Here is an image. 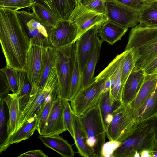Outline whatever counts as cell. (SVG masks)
Returning a JSON list of instances; mask_svg holds the SVG:
<instances>
[{"mask_svg":"<svg viewBox=\"0 0 157 157\" xmlns=\"http://www.w3.org/2000/svg\"><path fill=\"white\" fill-rule=\"evenodd\" d=\"M136 122H140L157 117V85L154 91L138 108L133 110Z\"/></svg>","mask_w":157,"mask_h":157,"instance_id":"obj_22","label":"cell"},{"mask_svg":"<svg viewBox=\"0 0 157 157\" xmlns=\"http://www.w3.org/2000/svg\"><path fill=\"white\" fill-rule=\"evenodd\" d=\"M0 96L5 97L10 91L9 86L5 74L2 71L0 72Z\"/></svg>","mask_w":157,"mask_h":157,"instance_id":"obj_44","label":"cell"},{"mask_svg":"<svg viewBox=\"0 0 157 157\" xmlns=\"http://www.w3.org/2000/svg\"><path fill=\"white\" fill-rule=\"evenodd\" d=\"M125 52L124 51L117 55L108 66L95 77L98 78L108 79L111 84V95L115 98L121 100L122 89L121 72Z\"/></svg>","mask_w":157,"mask_h":157,"instance_id":"obj_12","label":"cell"},{"mask_svg":"<svg viewBox=\"0 0 157 157\" xmlns=\"http://www.w3.org/2000/svg\"><path fill=\"white\" fill-rule=\"evenodd\" d=\"M35 3L33 0H0V7L16 11L23 8H30Z\"/></svg>","mask_w":157,"mask_h":157,"instance_id":"obj_37","label":"cell"},{"mask_svg":"<svg viewBox=\"0 0 157 157\" xmlns=\"http://www.w3.org/2000/svg\"><path fill=\"white\" fill-rule=\"evenodd\" d=\"M52 3L59 20H68L76 6L75 0H52Z\"/></svg>","mask_w":157,"mask_h":157,"instance_id":"obj_33","label":"cell"},{"mask_svg":"<svg viewBox=\"0 0 157 157\" xmlns=\"http://www.w3.org/2000/svg\"><path fill=\"white\" fill-rule=\"evenodd\" d=\"M15 12L22 27L30 38L40 37L48 40L47 29L40 22L33 12L24 10Z\"/></svg>","mask_w":157,"mask_h":157,"instance_id":"obj_17","label":"cell"},{"mask_svg":"<svg viewBox=\"0 0 157 157\" xmlns=\"http://www.w3.org/2000/svg\"><path fill=\"white\" fill-rule=\"evenodd\" d=\"M82 0H75L76 5H78L82 3Z\"/></svg>","mask_w":157,"mask_h":157,"instance_id":"obj_51","label":"cell"},{"mask_svg":"<svg viewBox=\"0 0 157 157\" xmlns=\"http://www.w3.org/2000/svg\"><path fill=\"white\" fill-rule=\"evenodd\" d=\"M5 75L10 91L13 95L17 94L19 91V77L18 71L6 65L0 69Z\"/></svg>","mask_w":157,"mask_h":157,"instance_id":"obj_36","label":"cell"},{"mask_svg":"<svg viewBox=\"0 0 157 157\" xmlns=\"http://www.w3.org/2000/svg\"><path fill=\"white\" fill-rule=\"evenodd\" d=\"M46 40L40 37L30 38V44L27 53L25 71L32 86L30 99L35 96L38 91Z\"/></svg>","mask_w":157,"mask_h":157,"instance_id":"obj_6","label":"cell"},{"mask_svg":"<svg viewBox=\"0 0 157 157\" xmlns=\"http://www.w3.org/2000/svg\"><path fill=\"white\" fill-rule=\"evenodd\" d=\"M106 2L126 6L140 10L145 4L143 0H105Z\"/></svg>","mask_w":157,"mask_h":157,"instance_id":"obj_42","label":"cell"},{"mask_svg":"<svg viewBox=\"0 0 157 157\" xmlns=\"http://www.w3.org/2000/svg\"><path fill=\"white\" fill-rule=\"evenodd\" d=\"M78 38L77 27L68 19L59 20L48 32L49 45L56 49L75 43Z\"/></svg>","mask_w":157,"mask_h":157,"instance_id":"obj_9","label":"cell"},{"mask_svg":"<svg viewBox=\"0 0 157 157\" xmlns=\"http://www.w3.org/2000/svg\"><path fill=\"white\" fill-rule=\"evenodd\" d=\"M33 0L35 3L40 4L45 7L48 10L55 14L57 17L53 9L52 3L49 0Z\"/></svg>","mask_w":157,"mask_h":157,"instance_id":"obj_46","label":"cell"},{"mask_svg":"<svg viewBox=\"0 0 157 157\" xmlns=\"http://www.w3.org/2000/svg\"><path fill=\"white\" fill-rule=\"evenodd\" d=\"M145 74V73H144ZM157 85V72L145 74L143 83L135 99L130 104L133 110L140 106L155 90Z\"/></svg>","mask_w":157,"mask_h":157,"instance_id":"obj_25","label":"cell"},{"mask_svg":"<svg viewBox=\"0 0 157 157\" xmlns=\"http://www.w3.org/2000/svg\"><path fill=\"white\" fill-rule=\"evenodd\" d=\"M157 40V26H148L139 23L131 29L125 51L132 48L139 50Z\"/></svg>","mask_w":157,"mask_h":157,"instance_id":"obj_14","label":"cell"},{"mask_svg":"<svg viewBox=\"0 0 157 157\" xmlns=\"http://www.w3.org/2000/svg\"><path fill=\"white\" fill-rule=\"evenodd\" d=\"M82 74L76 54L71 79L69 101L75 97L81 88Z\"/></svg>","mask_w":157,"mask_h":157,"instance_id":"obj_34","label":"cell"},{"mask_svg":"<svg viewBox=\"0 0 157 157\" xmlns=\"http://www.w3.org/2000/svg\"><path fill=\"white\" fill-rule=\"evenodd\" d=\"M68 19L77 26L78 38L92 27L109 20L106 15L90 10L82 3L76 6Z\"/></svg>","mask_w":157,"mask_h":157,"instance_id":"obj_10","label":"cell"},{"mask_svg":"<svg viewBox=\"0 0 157 157\" xmlns=\"http://www.w3.org/2000/svg\"><path fill=\"white\" fill-rule=\"evenodd\" d=\"M97 25L92 27L83 33L75 42L77 56L82 74L94 49L98 36Z\"/></svg>","mask_w":157,"mask_h":157,"instance_id":"obj_13","label":"cell"},{"mask_svg":"<svg viewBox=\"0 0 157 157\" xmlns=\"http://www.w3.org/2000/svg\"><path fill=\"white\" fill-rule=\"evenodd\" d=\"M56 58V49L50 45L45 46L37 94L42 90L51 71L55 67Z\"/></svg>","mask_w":157,"mask_h":157,"instance_id":"obj_26","label":"cell"},{"mask_svg":"<svg viewBox=\"0 0 157 157\" xmlns=\"http://www.w3.org/2000/svg\"><path fill=\"white\" fill-rule=\"evenodd\" d=\"M38 118L35 116L25 121L15 132L7 138L0 146V153L6 151L12 144L18 143L29 138L36 130Z\"/></svg>","mask_w":157,"mask_h":157,"instance_id":"obj_20","label":"cell"},{"mask_svg":"<svg viewBox=\"0 0 157 157\" xmlns=\"http://www.w3.org/2000/svg\"><path fill=\"white\" fill-rule=\"evenodd\" d=\"M72 116L74 132L75 143L80 155L84 157H94L91 149L86 143L85 133L78 117L72 110Z\"/></svg>","mask_w":157,"mask_h":157,"instance_id":"obj_24","label":"cell"},{"mask_svg":"<svg viewBox=\"0 0 157 157\" xmlns=\"http://www.w3.org/2000/svg\"><path fill=\"white\" fill-rule=\"evenodd\" d=\"M103 42L98 36L94 51L88 60L82 74V84L81 89L88 85L93 81L96 64L100 56Z\"/></svg>","mask_w":157,"mask_h":157,"instance_id":"obj_27","label":"cell"},{"mask_svg":"<svg viewBox=\"0 0 157 157\" xmlns=\"http://www.w3.org/2000/svg\"><path fill=\"white\" fill-rule=\"evenodd\" d=\"M139 50L141 57L137 62L136 67L141 68L157 55V40Z\"/></svg>","mask_w":157,"mask_h":157,"instance_id":"obj_35","label":"cell"},{"mask_svg":"<svg viewBox=\"0 0 157 157\" xmlns=\"http://www.w3.org/2000/svg\"><path fill=\"white\" fill-rule=\"evenodd\" d=\"M144 77L142 70L135 66L122 88L121 100L123 104H130L135 99L143 83Z\"/></svg>","mask_w":157,"mask_h":157,"instance_id":"obj_16","label":"cell"},{"mask_svg":"<svg viewBox=\"0 0 157 157\" xmlns=\"http://www.w3.org/2000/svg\"><path fill=\"white\" fill-rule=\"evenodd\" d=\"M69 101L64 100L63 109V117L65 128L73 138L74 132L73 125L72 109Z\"/></svg>","mask_w":157,"mask_h":157,"instance_id":"obj_39","label":"cell"},{"mask_svg":"<svg viewBox=\"0 0 157 157\" xmlns=\"http://www.w3.org/2000/svg\"><path fill=\"white\" fill-rule=\"evenodd\" d=\"M0 42L6 65L18 71H25L30 38L16 12L2 7H0Z\"/></svg>","mask_w":157,"mask_h":157,"instance_id":"obj_1","label":"cell"},{"mask_svg":"<svg viewBox=\"0 0 157 157\" xmlns=\"http://www.w3.org/2000/svg\"><path fill=\"white\" fill-rule=\"evenodd\" d=\"M150 157H157V144L155 141V145L152 149L149 150Z\"/></svg>","mask_w":157,"mask_h":157,"instance_id":"obj_47","label":"cell"},{"mask_svg":"<svg viewBox=\"0 0 157 157\" xmlns=\"http://www.w3.org/2000/svg\"><path fill=\"white\" fill-rule=\"evenodd\" d=\"M141 69L144 73L153 74L157 72V55Z\"/></svg>","mask_w":157,"mask_h":157,"instance_id":"obj_43","label":"cell"},{"mask_svg":"<svg viewBox=\"0 0 157 157\" xmlns=\"http://www.w3.org/2000/svg\"><path fill=\"white\" fill-rule=\"evenodd\" d=\"M121 143L117 141L109 140L103 145L101 157H113V154Z\"/></svg>","mask_w":157,"mask_h":157,"instance_id":"obj_41","label":"cell"},{"mask_svg":"<svg viewBox=\"0 0 157 157\" xmlns=\"http://www.w3.org/2000/svg\"><path fill=\"white\" fill-rule=\"evenodd\" d=\"M59 94L58 86L48 96L46 102L38 117L36 130L40 135H42L43 133L53 101Z\"/></svg>","mask_w":157,"mask_h":157,"instance_id":"obj_32","label":"cell"},{"mask_svg":"<svg viewBox=\"0 0 157 157\" xmlns=\"http://www.w3.org/2000/svg\"><path fill=\"white\" fill-rule=\"evenodd\" d=\"M58 86V78L55 67L51 71L42 90L29 100L22 112L18 129L28 119L38 116L46 102L48 96Z\"/></svg>","mask_w":157,"mask_h":157,"instance_id":"obj_8","label":"cell"},{"mask_svg":"<svg viewBox=\"0 0 157 157\" xmlns=\"http://www.w3.org/2000/svg\"><path fill=\"white\" fill-rule=\"evenodd\" d=\"M121 72V83L123 87L137 61L141 57L138 48H132L125 50Z\"/></svg>","mask_w":157,"mask_h":157,"instance_id":"obj_30","label":"cell"},{"mask_svg":"<svg viewBox=\"0 0 157 157\" xmlns=\"http://www.w3.org/2000/svg\"><path fill=\"white\" fill-rule=\"evenodd\" d=\"M122 104L121 100L115 98L111 95L110 90H104L102 92L98 104L106 130L111 123L115 113Z\"/></svg>","mask_w":157,"mask_h":157,"instance_id":"obj_18","label":"cell"},{"mask_svg":"<svg viewBox=\"0 0 157 157\" xmlns=\"http://www.w3.org/2000/svg\"><path fill=\"white\" fill-rule=\"evenodd\" d=\"M140 122L135 121L130 104L123 103L106 129L107 137L109 140L122 143L134 132Z\"/></svg>","mask_w":157,"mask_h":157,"instance_id":"obj_5","label":"cell"},{"mask_svg":"<svg viewBox=\"0 0 157 157\" xmlns=\"http://www.w3.org/2000/svg\"><path fill=\"white\" fill-rule=\"evenodd\" d=\"M84 6L90 10L106 15L108 14L106 1L105 0H91L86 5Z\"/></svg>","mask_w":157,"mask_h":157,"instance_id":"obj_40","label":"cell"},{"mask_svg":"<svg viewBox=\"0 0 157 157\" xmlns=\"http://www.w3.org/2000/svg\"><path fill=\"white\" fill-rule=\"evenodd\" d=\"M30 9L40 22L46 28L48 32L59 20L55 14L37 3H34Z\"/></svg>","mask_w":157,"mask_h":157,"instance_id":"obj_29","label":"cell"},{"mask_svg":"<svg viewBox=\"0 0 157 157\" xmlns=\"http://www.w3.org/2000/svg\"><path fill=\"white\" fill-rule=\"evenodd\" d=\"M4 101L8 107L9 114L7 122V138L18 129L22 112L19 108L18 99L15 95L9 93L4 98Z\"/></svg>","mask_w":157,"mask_h":157,"instance_id":"obj_21","label":"cell"},{"mask_svg":"<svg viewBox=\"0 0 157 157\" xmlns=\"http://www.w3.org/2000/svg\"><path fill=\"white\" fill-rule=\"evenodd\" d=\"M105 79L95 77L88 85L81 89L70 101L73 111L78 116L97 105L105 89Z\"/></svg>","mask_w":157,"mask_h":157,"instance_id":"obj_7","label":"cell"},{"mask_svg":"<svg viewBox=\"0 0 157 157\" xmlns=\"http://www.w3.org/2000/svg\"><path fill=\"white\" fill-rule=\"evenodd\" d=\"M3 96H0V146L5 141L7 138V123L6 109Z\"/></svg>","mask_w":157,"mask_h":157,"instance_id":"obj_38","label":"cell"},{"mask_svg":"<svg viewBox=\"0 0 157 157\" xmlns=\"http://www.w3.org/2000/svg\"><path fill=\"white\" fill-rule=\"evenodd\" d=\"M139 23L150 26H157V2L145 4L139 10Z\"/></svg>","mask_w":157,"mask_h":157,"instance_id":"obj_31","label":"cell"},{"mask_svg":"<svg viewBox=\"0 0 157 157\" xmlns=\"http://www.w3.org/2000/svg\"><path fill=\"white\" fill-rule=\"evenodd\" d=\"M64 100L59 94L54 100L42 135L49 136L59 135L67 130L63 117Z\"/></svg>","mask_w":157,"mask_h":157,"instance_id":"obj_15","label":"cell"},{"mask_svg":"<svg viewBox=\"0 0 157 157\" xmlns=\"http://www.w3.org/2000/svg\"><path fill=\"white\" fill-rule=\"evenodd\" d=\"M38 138L45 146L60 154L63 157H73L75 153L72 145L59 135H40Z\"/></svg>","mask_w":157,"mask_h":157,"instance_id":"obj_23","label":"cell"},{"mask_svg":"<svg viewBox=\"0 0 157 157\" xmlns=\"http://www.w3.org/2000/svg\"><path fill=\"white\" fill-rule=\"evenodd\" d=\"M153 126L155 133V141L157 144V117L153 119Z\"/></svg>","mask_w":157,"mask_h":157,"instance_id":"obj_48","label":"cell"},{"mask_svg":"<svg viewBox=\"0 0 157 157\" xmlns=\"http://www.w3.org/2000/svg\"><path fill=\"white\" fill-rule=\"evenodd\" d=\"M128 30V28L109 20L97 26V34L101 41L112 45L121 40Z\"/></svg>","mask_w":157,"mask_h":157,"instance_id":"obj_19","label":"cell"},{"mask_svg":"<svg viewBox=\"0 0 157 157\" xmlns=\"http://www.w3.org/2000/svg\"><path fill=\"white\" fill-rule=\"evenodd\" d=\"M49 1L51 2L52 3V0H49Z\"/></svg>","mask_w":157,"mask_h":157,"instance_id":"obj_52","label":"cell"},{"mask_svg":"<svg viewBox=\"0 0 157 157\" xmlns=\"http://www.w3.org/2000/svg\"><path fill=\"white\" fill-rule=\"evenodd\" d=\"M106 6L109 20L128 29L139 24V10L108 2H106Z\"/></svg>","mask_w":157,"mask_h":157,"instance_id":"obj_11","label":"cell"},{"mask_svg":"<svg viewBox=\"0 0 157 157\" xmlns=\"http://www.w3.org/2000/svg\"><path fill=\"white\" fill-rule=\"evenodd\" d=\"M153 118L140 122L134 132L116 149L113 157H140L143 151L151 150L155 143Z\"/></svg>","mask_w":157,"mask_h":157,"instance_id":"obj_2","label":"cell"},{"mask_svg":"<svg viewBox=\"0 0 157 157\" xmlns=\"http://www.w3.org/2000/svg\"><path fill=\"white\" fill-rule=\"evenodd\" d=\"M75 42L56 49L55 68L58 78L59 94L62 98L69 101L71 79L76 54Z\"/></svg>","mask_w":157,"mask_h":157,"instance_id":"obj_4","label":"cell"},{"mask_svg":"<svg viewBox=\"0 0 157 157\" xmlns=\"http://www.w3.org/2000/svg\"><path fill=\"white\" fill-rule=\"evenodd\" d=\"M90 0H82V3L83 5H85Z\"/></svg>","mask_w":157,"mask_h":157,"instance_id":"obj_50","label":"cell"},{"mask_svg":"<svg viewBox=\"0 0 157 157\" xmlns=\"http://www.w3.org/2000/svg\"><path fill=\"white\" fill-rule=\"evenodd\" d=\"M18 72L19 91L15 95L18 99L19 108L22 112L30 100L32 86L25 71H18Z\"/></svg>","mask_w":157,"mask_h":157,"instance_id":"obj_28","label":"cell"},{"mask_svg":"<svg viewBox=\"0 0 157 157\" xmlns=\"http://www.w3.org/2000/svg\"><path fill=\"white\" fill-rule=\"evenodd\" d=\"M78 117L88 146L94 157H101L102 148L105 143L106 131L98 104Z\"/></svg>","mask_w":157,"mask_h":157,"instance_id":"obj_3","label":"cell"},{"mask_svg":"<svg viewBox=\"0 0 157 157\" xmlns=\"http://www.w3.org/2000/svg\"><path fill=\"white\" fill-rule=\"evenodd\" d=\"M145 4H150L157 2V0H143Z\"/></svg>","mask_w":157,"mask_h":157,"instance_id":"obj_49","label":"cell"},{"mask_svg":"<svg viewBox=\"0 0 157 157\" xmlns=\"http://www.w3.org/2000/svg\"><path fill=\"white\" fill-rule=\"evenodd\" d=\"M18 157H48L45 153L40 150H31L22 153Z\"/></svg>","mask_w":157,"mask_h":157,"instance_id":"obj_45","label":"cell"}]
</instances>
